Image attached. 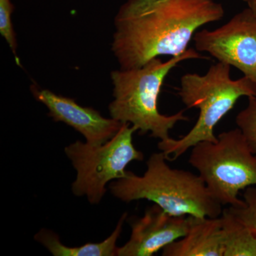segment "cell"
<instances>
[{
	"mask_svg": "<svg viewBox=\"0 0 256 256\" xmlns=\"http://www.w3.org/2000/svg\"><path fill=\"white\" fill-rule=\"evenodd\" d=\"M224 14L215 0H127L114 18L111 50L122 69L142 66L160 56H178L198 28Z\"/></svg>",
	"mask_w": 256,
	"mask_h": 256,
	"instance_id": "6da1fadb",
	"label": "cell"
},
{
	"mask_svg": "<svg viewBox=\"0 0 256 256\" xmlns=\"http://www.w3.org/2000/svg\"><path fill=\"white\" fill-rule=\"evenodd\" d=\"M207 60L194 48L162 62L156 58L138 68L112 70L114 100L109 105L111 118L130 124L140 134H150L160 140L170 138V132L181 121H188L184 110L172 116L162 114L158 99L166 76L178 64L185 60Z\"/></svg>",
	"mask_w": 256,
	"mask_h": 256,
	"instance_id": "7a4b0ae2",
	"label": "cell"
},
{
	"mask_svg": "<svg viewBox=\"0 0 256 256\" xmlns=\"http://www.w3.org/2000/svg\"><path fill=\"white\" fill-rule=\"evenodd\" d=\"M168 161L162 152L153 153L142 176L127 171L124 178L110 184L111 193L126 203L140 200L153 202L171 215L220 216L222 205L212 196L201 178L174 169Z\"/></svg>",
	"mask_w": 256,
	"mask_h": 256,
	"instance_id": "3957f363",
	"label": "cell"
},
{
	"mask_svg": "<svg viewBox=\"0 0 256 256\" xmlns=\"http://www.w3.org/2000/svg\"><path fill=\"white\" fill-rule=\"evenodd\" d=\"M230 66L218 62L206 74H186L180 79L178 96L188 108H197L200 116L191 130L180 139L170 138L158 142L168 161L182 156L197 143L216 142V124L234 108L242 96H256V84L246 76L230 78Z\"/></svg>",
	"mask_w": 256,
	"mask_h": 256,
	"instance_id": "277c9868",
	"label": "cell"
},
{
	"mask_svg": "<svg viewBox=\"0 0 256 256\" xmlns=\"http://www.w3.org/2000/svg\"><path fill=\"white\" fill-rule=\"evenodd\" d=\"M188 163L222 206H242L240 192L256 186V156L238 128L218 134L216 142L197 143Z\"/></svg>",
	"mask_w": 256,
	"mask_h": 256,
	"instance_id": "5b68a950",
	"label": "cell"
},
{
	"mask_svg": "<svg viewBox=\"0 0 256 256\" xmlns=\"http://www.w3.org/2000/svg\"><path fill=\"white\" fill-rule=\"evenodd\" d=\"M137 129L124 124L108 142L92 146L80 141L66 146L65 153L76 171L72 192L76 196H86L92 204L100 203L111 181L124 178L126 168L133 161H143L144 154L133 144Z\"/></svg>",
	"mask_w": 256,
	"mask_h": 256,
	"instance_id": "8992f818",
	"label": "cell"
},
{
	"mask_svg": "<svg viewBox=\"0 0 256 256\" xmlns=\"http://www.w3.org/2000/svg\"><path fill=\"white\" fill-rule=\"evenodd\" d=\"M195 50L235 67L256 84V16L248 8L214 30L196 32Z\"/></svg>",
	"mask_w": 256,
	"mask_h": 256,
	"instance_id": "52a82bcc",
	"label": "cell"
},
{
	"mask_svg": "<svg viewBox=\"0 0 256 256\" xmlns=\"http://www.w3.org/2000/svg\"><path fill=\"white\" fill-rule=\"evenodd\" d=\"M193 216H174L156 204L146 208L131 223L130 238L118 248V256H151L183 238L197 220Z\"/></svg>",
	"mask_w": 256,
	"mask_h": 256,
	"instance_id": "ba28073f",
	"label": "cell"
},
{
	"mask_svg": "<svg viewBox=\"0 0 256 256\" xmlns=\"http://www.w3.org/2000/svg\"><path fill=\"white\" fill-rule=\"evenodd\" d=\"M32 92L37 101L48 110V116L55 122L68 124L85 138L88 144H104L118 132L122 122L104 117L90 107L79 105L74 99L58 95L47 89L32 86Z\"/></svg>",
	"mask_w": 256,
	"mask_h": 256,
	"instance_id": "9c48e42d",
	"label": "cell"
},
{
	"mask_svg": "<svg viewBox=\"0 0 256 256\" xmlns=\"http://www.w3.org/2000/svg\"><path fill=\"white\" fill-rule=\"evenodd\" d=\"M163 256H224L222 220L198 218L188 234L162 250Z\"/></svg>",
	"mask_w": 256,
	"mask_h": 256,
	"instance_id": "30bf717a",
	"label": "cell"
},
{
	"mask_svg": "<svg viewBox=\"0 0 256 256\" xmlns=\"http://www.w3.org/2000/svg\"><path fill=\"white\" fill-rule=\"evenodd\" d=\"M127 214L122 215L112 234L100 242H88L82 246L68 247L60 242V237L50 230H40L35 239L54 256H116L117 242L122 230Z\"/></svg>",
	"mask_w": 256,
	"mask_h": 256,
	"instance_id": "8fae6325",
	"label": "cell"
},
{
	"mask_svg": "<svg viewBox=\"0 0 256 256\" xmlns=\"http://www.w3.org/2000/svg\"><path fill=\"white\" fill-rule=\"evenodd\" d=\"M222 220L224 256H256V236L230 212L223 210Z\"/></svg>",
	"mask_w": 256,
	"mask_h": 256,
	"instance_id": "7c38bea8",
	"label": "cell"
},
{
	"mask_svg": "<svg viewBox=\"0 0 256 256\" xmlns=\"http://www.w3.org/2000/svg\"><path fill=\"white\" fill-rule=\"evenodd\" d=\"M236 124L256 156V96L248 97L246 107L237 114Z\"/></svg>",
	"mask_w": 256,
	"mask_h": 256,
	"instance_id": "4fadbf2b",
	"label": "cell"
},
{
	"mask_svg": "<svg viewBox=\"0 0 256 256\" xmlns=\"http://www.w3.org/2000/svg\"><path fill=\"white\" fill-rule=\"evenodd\" d=\"M244 204L238 207L229 206V210L256 236V186L244 190Z\"/></svg>",
	"mask_w": 256,
	"mask_h": 256,
	"instance_id": "5bb4252c",
	"label": "cell"
},
{
	"mask_svg": "<svg viewBox=\"0 0 256 256\" xmlns=\"http://www.w3.org/2000/svg\"><path fill=\"white\" fill-rule=\"evenodd\" d=\"M14 10V6L11 0H0V34L16 56L18 41L12 22V14Z\"/></svg>",
	"mask_w": 256,
	"mask_h": 256,
	"instance_id": "9a60e30c",
	"label": "cell"
},
{
	"mask_svg": "<svg viewBox=\"0 0 256 256\" xmlns=\"http://www.w3.org/2000/svg\"><path fill=\"white\" fill-rule=\"evenodd\" d=\"M246 4L248 8L256 16V0H242Z\"/></svg>",
	"mask_w": 256,
	"mask_h": 256,
	"instance_id": "2e32d148",
	"label": "cell"
}]
</instances>
